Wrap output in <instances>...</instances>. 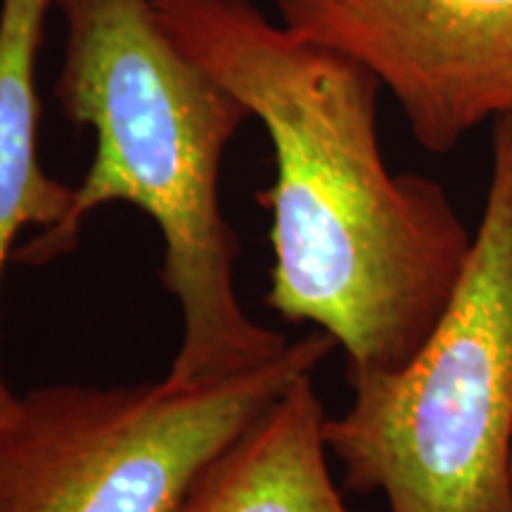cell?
<instances>
[{"label":"cell","mask_w":512,"mask_h":512,"mask_svg":"<svg viewBox=\"0 0 512 512\" xmlns=\"http://www.w3.org/2000/svg\"><path fill=\"white\" fill-rule=\"evenodd\" d=\"M53 10L64 24L55 100L72 124L93 128L95 157L64 219L12 261L50 264L72 252L95 209L128 202L157 223L159 278L181 306L169 375L223 380L275 361L290 342L242 309L240 238L219 190L223 155L252 112L169 36L155 0H53Z\"/></svg>","instance_id":"7a4b0ae2"},{"label":"cell","mask_w":512,"mask_h":512,"mask_svg":"<svg viewBox=\"0 0 512 512\" xmlns=\"http://www.w3.org/2000/svg\"><path fill=\"white\" fill-rule=\"evenodd\" d=\"M335 339L311 332L275 361L223 380L133 387L50 384L0 422V512H181L211 460Z\"/></svg>","instance_id":"277c9868"},{"label":"cell","mask_w":512,"mask_h":512,"mask_svg":"<svg viewBox=\"0 0 512 512\" xmlns=\"http://www.w3.org/2000/svg\"><path fill=\"white\" fill-rule=\"evenodd\" d=\"M325 420L302 375L211 460L181 512H354L332 479Z\"/></svg>","instance_id":"8992f818"},{"label":"cell","mask_w":512,"mask_h":512,"mask_svg":"<svg viewBox=\"0 0 512 512\" xmlns=\"http://www.w3.org/2000/svg\"><path fill=\"white\" fill-rule=\"evenodd\" d=\"M273 3L294 34L373 72L427 152L512 114V0Z\"/></svg>","instance_id":"5b68a950"},{"label":"cell","mask_w":512,"mask_h":512,"mask_svg":"<svg viewBox=\"0 0 512 512\" xmlns=\"http://www.w3.org/2000/svg\"><path fill=\"white\" fill-rule=\"evenodd\" d=\"M169 36L264 124L275 178L266 304L335 339L349 377L406 366L451 302L470 233L446 190L392 174L377 131L382 83L273 22L252 0H155Z\"/></svg>","instance_id":"6da1fadb"},{"label":"cell","mask_w":512,"mask_h":512,"mask_svg":"<svg viewBox=\"0 0 512 512\" xmlns=\"http://www.w3.org/2000/svg\"><path fill=\"white\" fill-rule=\"evenodd\" d=\"M43 27L46 15L34 3L12 0L0 8V280L15 259L19 233L57 226L74 200V188L48 176L38 159L36 62ZM17 401L0 373V422Z\"/></svg>","instance_id":"52a82bcc"},{"label":"cell","mask_w":512,"mask_h":512,"mask_svg":"<svg viewBox=\"0 0 512 512\" xmlns=\"http://www.w3.org/2000/svg\"><path fill=\"white\" fill-rule=\"evenodd\" d=\"M349 384L323 427L347 489L389 512H512V114L494 121L482 219L430 337Z\"/></svg>","instance_id":"3957f363"}]
</instances>
